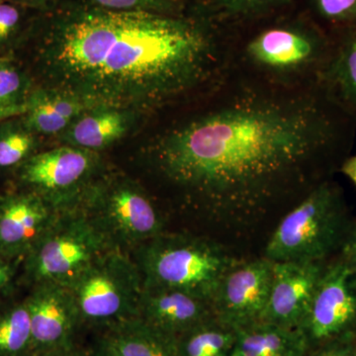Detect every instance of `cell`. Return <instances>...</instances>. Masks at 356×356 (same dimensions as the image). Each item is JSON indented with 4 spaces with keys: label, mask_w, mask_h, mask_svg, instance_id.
<instances>
[{
    "label": "cell",
    "mask_w": 356,
    "mask_h": 356,
    "mask_svg": "<svg viewBox=\"0 0 356 356\" xmlns=\"http://www.w3.org/2000/svg\"><path fill=\"white\" fill-rule=\"evenodd\" d=\"M222 28L229 70L280 88L320 84L336 43L298 4Z\"/></svg>",
    "instance_id": "cell-3"
},
{
    "label": "cell",
    "mask_w": 356,
    "mask_h": 356,
    "mask_svg": "<svg viewBox=\"0 0 356 356\" xmlns=\"http://www.w3.org/2000/svg\"><path fill=\"white\" fill-rule=\"evenodd\" d=\"M341 187L321 182L282 218L266 248L267 259L322 262L343 247L350 226Z\"/></svg>",
    "instance_id": "cell-5"
},
{
    "label": "cell",
    "mask_w": 356,
    "mask_h": 356,
    "mask_svg": "<svg viewBox=\"0 0 356 356\" xmlns=\"http://www.w3.org/2000/svg\"><path fill=\"white\" fill-rule=\"evenodd\" d=\"M320 86L337 107L356 122V30L334 40Z\"/></svg>",
    "instance_id": "cell-19"
},
{
    "label": "cell",
    "mask_w": 356,
    "mask_h": 356,
    "mask_svg": "<svg viewBox=\"0 0 356 356\" xmlns=\"http://www.w3.org/2000/svg\"><path fill=\"white\" fill-rule=\"evenodd\" d=\"M88 6L119 11V13H153L182 14L188 10V4L182 0H79Z\"/></svg>",
    "instance_id": "cell-28"
},
{
    "label": "cell",
    "mask_w": 356,
    "mask_h": 356,
    "mask_svg": "<svg viewBox=\"0 0 356 356\" xmlns=\"http://www.w3.org/2000/svg\"><path fill=\"white\" fill-rule=\"evenodd\" d=\"M339 172L343 173L348 179L355 184L356 187V154L355 156H350L343 161Z\"/></svg>",
    "instance_id": "cell-34"
},
{
    "label": "cell",
    "mask_w": 356,
    "mask_h": 356,
    "mask_svg": "<svg viewBox=\"0 0 356 356\" xmlns=\"http://www.w3.org/2000/svg\"><path fill=\"white\" fill-rule=\"evenodd\" d=\"M40 137L28 128L22 115L0 122V172L15 173L42 151Z\"/></svg>",
    "instance_id": "cell-23"
},
{
    "label": "cell",
    "mask_w": 356,
    "mask_h": 356,
    "mask_svg": "<svg viewBox=\"0 0 356 356\" xmlns=\"http://www.w3.org/2000/svg\"><path fill=\"white\" fill-rule=\"evenodd\" d=\"M273 264L266 257L238 261L222 276L211 300L220 323L238 330L261 322L270 292Z\"/></svg>",
    "instance_id": "cell-10"
},
{
    "label": "cell",
    "mask_w": 356,
    "mask_h": 356,
    "mask_svg": "<svg viewBox=\"0 0 356 356\" xmlns=\"http://www.w3.org/2000/svg\"><path fill=\"white\" fill-rule=\"evenodd\" d=\"M324 269L322 262H274L270 292L261 322L301 329Z\"/></svg>",
    "instance_id": "cell-13"
},
{
    "label": "cell",
    "mask_w": 356,
    "mask_h": 356,
    "mask_svg": "<svg viewBox=\"0 0 356 356\" xmlns=\"http://www.w3.org/2000/svg\"><path fill=\"white\" fill-rule=\"evenodd\" d=\"M29 312L33 355L76 343L79 325L74 297L67 285L40 283L25 297Z\"/></svg>",
    "instance_id": "cell-12"
},
{
    "label": "cell",
    "mask_w": 356,
    "mask_h": 356,
    "mask_svg": "<svg viewBox=\"0 0 356 356\" xmlns=\"http://www.w3.org/2000/svg\"><path fill=\"white\" fill-rule=\"evenodd\" d=\"M115 248L81 207L58 211L49 228L25 255L18 285H67L98 257Z\"/></svg>",
    "instance_id": "cell-6"
},
{
    "label": "cell",
    "mask_w": 356,
    "mask_h": 356,
    "mask_svg": "<svg viewBox=\"0 0 356 356\" xmlns=\"http://www.w3.org/2000/svg\"><path fill=\"white\" fill-rule=\"evenodd\" d=\"M81 327L105 332L139 315L144 280L130 252L114 248L67 285Z\"/></svg>",
    "instance_id": "cell-8"
},
{
    "label": "cell",
    "mask_w": 356,
    "mask_h": 356,
    "mask_svg": "<svg viewBox=\"0 0 356 356\" xmlns=\"http://www.w3.org/2000/svg\"><path fill=\"white\" fill-rule=\"evenodd\" d=\"M91 356H120L102 337H98L90 350Z\"/></svg>",
    "instance_id": "cell-33"
},
{
    "label": "cell",
    "mask_w": 356,
    "mask_h": 356,
    "mask_svg": "<svg viewBox=\"0 0 356 356\" xmlns=\"http://www.w3.org/2000/svg\"><path fill=\"white\" fill-rule=\"evenodd\" d=\"M0 1H2V0H0Z\"/></svg>",
    "instance_id": "cell-39"
},
{
    "label": "cell",
    "mask_w": 356,
    "mask_h": 356,
    "mask_svg": "<svg viewBox=\"0 0 356 356\" xmlns=\"http://www.w3.org/2000/svg\"><path fill=\"white\" fill-rule=\"evenodd\" d=\"M22 259H13L0 254V300L11 296L18 285Z\"/></svg>",
    "instance_id": "cell-29"
},
{
    "label": "cell",
    "mask_w": 356,
    "mask_h": 356,
    "mask_svg": "<svg viewBox=\"0 0 356 356\" xmlns=\"http://www.w3.org/2000/svg\"><path fill=\"white\" fill-rule=\"evenodd\" d=\"M77 207L88 213L115 248L127 252L165 232V219L151 194L125 173L109 168Z\"/></svg>",
    "instance_id": "cell-7"
},
{
    "label": "cell",
    "mask_w": 356,
    "mask_h": 356,
    "mask_svg": "<svg viewBox=\"0 0 356 356\" xmlns=\"http://www.w3.org/2000/svg\"><path fill=\"white\" fill-rule=\"evenodd\" d=\"M32 356H91V353L90 350H83L76 343L65 348L36 353Z\"/></svg>",
    "instance_id": "cell-31"
},
{
    "label": "cell",
    "mask_w": 356,
    "mask_h": 356,
    "mask_svg": "<svg viewBox=\"0 0 356 356\" xmlns=\"http://www.w3.org/2000/svg\"><path fill=\"white\" fill-rule=\"evenodd\" d=\"M297 4L334 40L356 30V0H297Z\"/></svg>",
    "instance_id": "cell-25"
},
{
    "label": "cell",
    "mask_w": 356,
    "mask_h": 356,
    "mask_svg": "<svg viewBox=\"0 0 356 356\" xmlns=\"http://www.w3.org/2000/svg\"><path fill=\"white\" fill-rule=\"evenodd\" d=\"M107 168L102 154L58 145L34 154L13 177L15 187L34 192L62 211L79 205Z\"/></svg>",
    "instance_id": "cell-9"
},
{
    "label": "cell",
    "mask_w": 356,
    "mask_h": 356,
    "mask_svg": "<svg viewBox=\"0 0 356 356\" xmlns=\"http://www.w3.org/2000/svg\"><path fill=\"white\" fill-rule=\"evenodd\" d=\"M38 13L15 0L0 1V51L22 43Z\"/></svg>",
    "instance_id": "cell-27"
},
{
    "label": "cell",
    "mask_w": 356,
    "mask_h": 356,
    "mask_svg": "<svg viewBox=\"0 0 356 356\" xmlns=\"http://www.w3.org/2000/svg\"><path fill=\"white\" fill-rule=\"evenodd\" d=\"M38 13H47L57 7L62 0H15Z\"/></svg>",
    "instance_id": "cell-32"
},
{
    "label": "cell",
    "mask_w": 356,
    "mask_h": 356,
    "mask_svg": "<svg viewBox=\"0 0 356 356\" xmlns=\"http://www.w3.org/2000/svg\"><path fill=\"white\" fill-rule=\"evenodd\" d=\"M37 83L31 70L15 58L0 57V108L25 105Z\"/></svg>",
    "instance_id": "cell-26"
},
{
    "label": "cell",
    "mask_w": 356,
    "mask_h": 356,
    "mask_svg": "<svg viewBox=\"0 0 356 356\" xmlns=\"http://www.w3.org/2000/svg\"><path fill=\"white\" fill-rule=\"evenodd\" d=\"M138 318L177 339L215 315L209 300L181 290L144 286Z\"/></svg>",
    "instance_id": "cell-15"
},
{
    "label": "cell",
    "mask_w": 356,
    "mask_h": 356,
    "mask_svg": "<svg viewBox=\"0 0 356 356\" xmlns=\"http://www.w3.org/2000/svg\"><path fill=\"white\" fill-rule=\"evenodd\" d=\"M236 330L216 318L177 337L180 356H231Z\"/></svg>",
    "instance_id": "cell-24"
},
{
    "label": "cell",
    "mask_w": 356,
    "mask_h": 356,
    "mask_svg": "<svg viewBox=\"0 0 356 356\" xmlns=\"http://www.w3.org/2000/svg\"><path fill=\"white\" fill-rule=\"evenodd\" d=\"M58 211L34 192L0 194V254L23 259L49 228Z\"/></svg>",
    "instance_id": "cell-14"
},
{
    "label": "cell",
    "mask_w": 356,
    "mask_h": 356,
    "mask_svg": "<svg viewBox=\"0 0 356 356\" xmlns=\"http://www.w3.org/2000/svg\"><path fill=\"white\" fill-rule=\"evenodd\" d=\"M307 344L301 329L257 322L236 330L231 356H304Z\"/></svg>",
    "instance_id": "cell-18"
},
{
    "label": "cell",
    "mask_w": 356,
    "mask_h": 356,
    "mask_svg": "<svg viewBox=\"0 0 356 356\" xmlns=\"http://www.w3.org/2000/svg\"><path fill=\"white\" fill-rule=\"evenodd\" d=\"M336 356H353L348 348H336Z\"/></svg>",
    "instance_id": "cell-36"
},
{
    "label": "cell",
    "mask_w": 356,
    "mask_h": 356,
    "mask_svg": "<svg viewBox=\"0 0 356 356\" xmlns=\"http://www.w3.org/2000/svg\"><path fill=\"white\" fill-rule=\"evenodd\" d=\"M23 43H31L37 83L151 118L229 70L224 29L191 8L119 13L62 0L38 13Z\"/></svg>",
    "instance_id": "cell-2"
},
{
    "label": "cell",
    "mask_w": 356,
    "mask_h": 356,
    "mask_svg": "<svg viewBox=\"0 0 356 356\" xmlns=\"http://www.w3.org/2000/svg\"><path fill=\"white\" fill-rule=\"evenodd\" d=\"M341 252V261L356 266V222L350 226Z\"/></svg>",
    "instance_id": "cell-30"
},
{
    "label": "cell",
    "mask_w": 356,
    "mask_h": 356,
    "mask_svg": "<svg viewBox=\"0 0 356 356\" xmlns=\"http://www.w3.org/2000/svg\"><path fill=\"white\" fill-rule=\"evenodd\" d=\"M151 117L138 110L95 105L72 122L57 138L58 145H67L102 154L120 142L137 127L140 122Z\"/></svg>",
    "instance_id": "cell-16"
},
{
    "label": "cell",
    "mask_w": 356,
    "mask_h": 356,
    "mask_svg": "<svg viewBox=\"0 0 356 356\" xmlns=\"http://www.w3.org/2000/svg\"><path fill=\"white\" fill-rule=\"evenodd\" d=\"M185 3L188 4V6H196V4L202 3V2L205 1V0H182Z\"/></svg>",
    "instance_id": "cell-38"
},
{
    "label": "cell",
    "mask_w": 356,
    "mask_h": 356,
    "mask_svg": "<svg viewBox=\"0 0 356 356\" xmlns=\"http://www.w3.org/2000/svg\"><path fill=\"white\" fill-rule=\"evenodd\" d=\"M25 111L26 104L23 106L13 107V108H0V122L11 118V117L24 114Z\"/></svg>",
    "instance_id": "cell-35"
},
{
    "label": "cell",
    "mask_w": 356,
    "mask_h": 356,
    "mask_svg": "<svg viewBox=\"0 0 356 356\" xmlns=\"http://www.w3.org/2000/svg\"><path fill=\"white\" fill-rule=\"evenodd\" d=\"M317 356H336V348H327Z\"/></svg>",
    "instance_id": "cell-37"
},
{
    "label": "cell",
    "mask_w": 356,
    "mask_h": 356,
    "mask_svg": "<svg viewBox=\"0 0 356 356\" xmlns=\"http://www.w3.org/2000/svg\"><path fill=\"white\" fill-rule=\"evenodd\" d=\"M154 116L147 172L181 209L229 227L296 205L339 170L356 136L320 84L280 88L231 70Z\"/></svg>",
    "instance_id": "cell-1"
},
{
    "label": "cell",
    "mask_w": 356,
    "mask_h": 356,
    "mask_svg": "<svg viewBox=\"0 0 356 356\" xmlns=\"http://www.w3.org/2000/svg\"><path fill=\"white\" fill-rule=\"evenodd\" d=\"M95 103L64 89L37 83L22 114L28 128L41 138H57L77 117L95 106Z\"/></svg>",
    "instance_id": "cell-17"
},
{
    "label": "cell",
    "mask_w": 356,
    "mask_h": 356,
    "mask_svg": "<svg viewBox=\"0 0 356 356\" xmlns=\"http://www.w3.org/2000/svg\"><path fill=\"white\" fill-rule=\"evenodd\" d=\"M134 254L144 286L181 290L209 301L222 276L238 262L215 241L166 232Z\"/></svg>",
    "instance_id": "cell-4"
},
{
    "label": "cell",
    "mask_w": 356,
    "mask_h": 356,
    "mask_svg": "<svg viewBox=\"0 0 356 356\" xmlns=\"http://www.w3.org/2000/svg\"><path fill=\"white\" fill-rule=\"evenodd\" d=\"M31 323L25 297L0 300V356H32Z\"/></svg>",
    "instance_id": "cell-22"
},
{
    "label": "cell",
    "mask_w": 356,
    "mask_h": 356,
    "mask_svg": "<svg viewBox=\"0 0 356 356\" xmlns=\"http://www.w3.org/2000/svg\"><path fill=\"white\" fill-rule=\"evenodd\" d=\"M355 323L356 266L341 259L323 271L301 330L308 341H325Z\"/></svg>",
    "instance_id": "cell-11"
},
{
    "label": "cell",
    "mask_w": 356,
    "mask_h": 356,
    "mask_svg": "<svg viewBox=\"0 0 356 356\" xmlns=\"http://www.w3.org/2000/svg\"><path fill=\"white\" fill-rule=\"evenodd\" d=\"M100 337L120 356H180L177 337L138 317L110 327Z\"/></svg>",
    "instance_id": "cell-20"
},
{
    "label": "cell",
    "mask_w": 356,
    "mask_h": 356,
    "mask_svg": "<svg viewBox=\"0 0 356 356\" xmlns=\"http://www.w3.org/2000/svg\"><path fill=\"white\" fill-rule=\"evenodd\" d=\"M296 4L297 0H205L189 8L220 27H229L273 15Z\"/></svg>",
    "instance_id": "cell-21"
}]
</instances>
